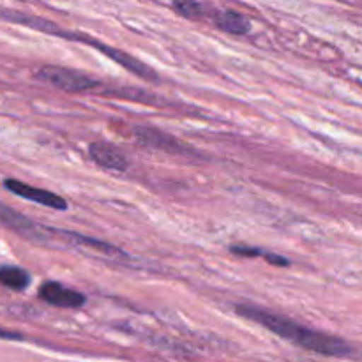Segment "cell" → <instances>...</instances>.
Here are the masks:
<instances>
[{
	"mask_svg": "<svg viewBox=\"0 0 362 362\" xmlns=\"http://www.w3.org/2000/svg\"><path fill=\"white\" fill-rule=\"evenodd\" d=\"M4 187L11 193L18 194L20 198H25L28 202H34V204L45 205V207L53 209V211H66L67 202L64 200L60 194L52 193L48 189H41V187L28 186V184L21 182L16 179H6L4 180Z\"/></svg>",
	"mask_w": 362,
	"mask_h": 362,
	"instance_id": "277c9868",
	"label": "cell"
},
{
	"mask_svg": "<svg viewBox=\"0 0 362 362\" xmlns=\"http://www.w3.org/2000/svg\"><path fill=\"white\" fill-rule=\"evenodd\" d=\"M39 297H41L45 303L52 304L57 308H66V310H78L85 304V296L83 293L76 292L73 288H67V286L60 285L57 281H46L45 285H41L39 288Z\"/></svg>",
	"mask_w": 362,
	"mask_h": 362,
	"instance_id": "5b68a950",
	"label": "cell"
},
{
	"mask_svg": "<svg viewBox=\"0 0 362 362\" xmlns=\"http://www.w3.org/2000/svg\"><path fill=\"white\" fill-rule=\"evenodd\" d=\"M265 260H269L271 264H274V265H279V267H281V265H288V260H286V258H283V257H279V255L267 253V255H265Z\"/></svg>",
	"mask_w": 362,
	"mask_h": 362,
	"instance_id": "4fadbf2b",
	"label": "cell"
},
{
	"mask_svg": "<svg viewBox=\"0 0 362 362\" xmlns=\"http://www.w3.org/2000/svg\"><path fill=\"white\" fill-rule=\"evenodd\" d=\"M62 34H64V37L71 39V41L85 42V45L94 46L95 49H99V52L105 53L106 57H110V59H112L113 62H117V64H119V66L126 67V69L129 71V73L136 74V76L144 78V80H156V78H158V74H156V71L152 69V67H148L147 64H144V62H141V60L134 59V57L129 55V53L120 52V49L112 48V46L103 45V42L95 41V39L88 37V35H83V34H74V32L60 30L59 37H62Z\"/></svg>",
	"mask_w": 362,
	"mask_h": 362,
	"instance_id": "3957f363",
	"label": "cell"
},
{
	"mask_svg": "<svg viewBox=\"0 0 362 362\" xmlns=\"http://www.w3.org/2000/svg\"><path fill=\"white\" fill-rule=\"evenodd\" d=\"M88 154L95 165L105 170H112V172H126L129 166V159L126 158V154L108 141H94L88 147Z\"/></svg>",
	"mask_w": 362,
	"mask_h": 362,
	"instance_id": "8992f818",
	"label": "cell"
},
{
	"mask_svg": "<svg viewBox=\"0 0 362 362\" xmlns=\"http://www.w3.org/2000/svg\"><path fill=\"white\" fill-rule=\"evenodd\" d=\"M30 283V276L25 269L16 265H2L0 267V285L11 290H25Z\"/></svg>",
	"mask_w": 362,
	"mask_h": 362,
	"instance_id": "30bf717a",
	"label": "cell"
},
{
	"mask_svg": "<svg viewBox=\"0 0 362 362\" xmlns=\"http://www.w3.org/2000/svg\"><path fill=\"white\" fill-rule=\"evenodd\" d=\"M214 23L223 32L232 35H244L251 30V25L247 21V18L235 13V11H218L214 14Z\"/></svg>",
	"mask_w": 362,
	"mask_h": 362,
	"instance_id": "9c48e42d",
	"label": "cell"
},
{
	"mask_svg": "<svg viewBox=\"0 0 362 362\" xmlns=\"http://www.w3.org/2000/svg\"><path fill=\"white\" fill-rule=\"evenodd\" d=\"M0 225L14 230V232L27 237V239H46V237L42 235V233L46 232L42 226H39L37 223H34L32 219L25 218V216L18 214L16 211H13V209L7 207V205L4 204H0Z\"/></svg>",
	"mask_w": 362,
	"mask_h": 362,
	"instance_id": "52a82bcc",
	"label": "cell"
},
{
	"mask_svg": "<svg viewBox=\"0 0 362 362\" xmlns=\"http://www.w3.org/2000/svg\"><path fill=\"white\" fill-rule=\"evenodd\" d=\"M35 78L66 92H87L99 85L98 80L81 73V71L59 66H42L35 73Z\"/></svg>",
	"mask_w": 362,
	"mask_h": 362,
	"instance_id": "7a4b0ae2",
	"label": "cell"
},
{
	"mask_svg": "<svg viewBox=\"0 0 362 362\" xmlns=\"http://www.w3.org/2000/svg\"><path fill=\"white\" fill-rule=\"evenodd\" d=\"M232 251L235 255H239V257H258V255H262L258 250H253V247H243V246L232 247Z\"/></svg>",
	"mask_w": 362,
	"mask_h": 362,
	"instance_id": "7c38bea8",
	"label": "cell"
},
{
	"mask_svg": "<svg viewBox=\"0 0 362 362\" xmlns=\"http://www.w3.org/2000/svg\"><path fill=\"white\" fill-rule=\"evenodd\" d=\"M173 9L184 18L189 20H198L204 16V6L197 0H173Z\"/></svg>",
	"mask_w": 362,
	"mask_h": 362,
	"instance_id": "8fae6325",
	"label": "cell"
},
{
	"mask_svg": "<svg viewBox=\"0 0 362 362\" xmlns=\"http://www.w3.org/2000/svg\"><path fill=\"white\" fill-rule=\"evenodd\" d=\"M240 317L247 318L251 322H257L262 327L269 329L271 332L278 334L279 338L292 341L299 345L300 349H306L310 352L320 354L327 357H345L352 354V346L336 336L325 334V332L315 331V329L304 327L283 315L272 313L264 308L251 306V304H240L235 308Z\"/></svg>",
	"mask_w": 362,
	"mask_h": 362,
	"instance_id": "6da1fadb",
	"label": "cell"
},
{
	"mask_svg": "<svg viewBox=\"0 0 362 362\" xmlns=\"http://www.w3.org/2000/svg\"><path fill=\"white\" fill-rule=\"evenodd\" d=\"M134 134H136L138 144L145 145L148 148H158V151L165 152H184V145H180L175 138L166 134L165 131L156 129V127L136 126L134 127Z\"/></svg>",
	"mask_w": 362,
	"mask_h": 362,
	"instance_id": "ba28073f",
	"label": "cell"
}]
</instances>
